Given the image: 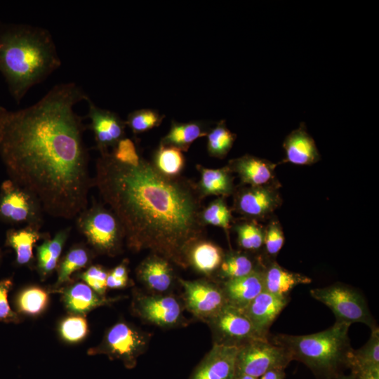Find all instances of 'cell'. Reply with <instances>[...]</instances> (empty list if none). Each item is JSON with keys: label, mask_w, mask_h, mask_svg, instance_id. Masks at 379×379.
I'll return each instance as SVG.
<instances>
[{"label": "cell", "mask_w": 379, "mask_h": 379, "mask_svg": "<svg viewBox=\"0 0 379 379\" xmlns=\"http://www.w3.org/2000/svg\"><path fill=\"white\" fill-rule=\"evenodd\" d=\"M88 98L67 82L28 107L0 106V157L9 179L33 193L52 217L72 219L88 206L93 184L83 139L87 125L74 107Z\"/></svg>", "instance_id": "1"}, {"label": "cell", "mask_w": 379, "mask_h": 379, "mask_svg": "<svg viewBox=\"0 0 379 379\" xmlns=\"http://www.w3.org/2000/svg\"><path fill=\"white\" fill-rule=\"evenodd\" d=\"M93 184L119 220L131 250L149 249L182 268L189 266V250L205 227L195 183L166 176L143 157L128 165L108 152L96 161Z\"/></svg>", "instance_id": "2"}, {"label": "cell", "mask_w": 379, "mask_h": 379, "mask_svg": "<svg viewBox=\"0 0 379 379\" xmlns=\"http://www.w3.org/2000/svg\"><path fill=\"white\" fill-rule=\"evenodd\" d=\"M60 66L61 60L48 29L0 22V72L17 104L32 87Z\"/></svg>", "instance_id": "3"}, {"label": "cell", "mask_w": 379, "mask_h": 379, "mask_svg": "<svg viewBox=\"0 0 379 379\" xmlns=\"http://www.w3.org/2000/svg\"><path fill=\"white\" fill-rule=\"evenodd\" d=\"M350 325L336 322L323 331L304 335H269L287 350L292 360L305 364L319 379H335L349 363L353 349L348 336Z\"/></svg>", "instance_id": "4"}, {"label": "cell", "mask_w": 379, "mask_h": 379, "mask_svg": "<svg viewBox=\"0 0 379 379\" xmlns=\"http://www.w3.org/2000/svg\"><path fill=\"white\" fill-rule=\"evenodd\" d=\"M77 227L96 253L114 256L121 252L125 240L123 227L116 215L101 204L95 202L81 212Z\"/></svg>", "instance_id": "5"}, {"label": "cell", "mask_w": 379, "mask_h": 379, "mask_svg": "<svg viewBox=\"0 0 379 379\" xmlns=\"http://www.w3.org/2000/svg\"><path fill=\"white\" fill-rule=\"evenodd\" d=\"M310 295L333 312L336 322L365 324L372 330L378 328L364 298L356 290L335 284L324 288L310 290Z\"/></svg>", "instance_id": "6"}, {"label": "cell", "mask_w": 379, "mask_h": 379, "mask_svg": "<svg viewBox=\"0 0 379 379\" xmlns=\"http://www.w3.org/2000/svg\"><path fill=\"white\" fill-rule=\"evenodd\" d=\"M44 211L38 198L11 179L0 187V221L11 225L25 224L41 229Z\"/></svg>", "instance_id": "7"}, {"label": "cell", "mask_w": 379, "mask_h": 379, "mask_svg": "<svg viewBox=\"0 0 379 379\" xmlns=\"http://www.w3.org/2000/svg\"><path fill=\"white\" fill-rule=\"evenodd\" d=\"M292 361L287 350L268 338L258 339L239 347L235 374L260 378L268 371L285 369Z\"/></svg>", "instance_id": "8"}, {"label": "cell", "mask_w": 379, "mask_h": 379, "mask_svg": "<svg viewBox=\"0 0 379 379\" xmlns=\"http://www.w3.org/2000/svg\"><path fill=\"white\" fill-rule=\"evenodd\" d=\"M148 335L128 323L120 321L105 333L101 343L88 350L89 354H105L119 359L127 368H133L137 358L145 351Z\"/></svg>", "instance_id": "9"}, {"label": "cell", "mask_w": 379, "mask_h": 379, "mask_svg": "<svg viewBox=\"0 0 379 379\" xmlns=\"http://www.w3.org/2000/svg\"><path fill=\"white\" fill-rule=\"evenodd\" d=\"M217 338L216 343L238 347L262 337L245 314L244 310L227 303L208 320Z\"/></svg>", "instance_id": "10"}, {"label": "cell", "mask_w": 379, "mask_h": 379, "mask_svg": "<svg viewBox=\"0 0 379 379\" xmlns=\"http://www.w3.org/2000/svg\"><path fill=\"white\" fill-rule=\"evenodd\" d=\"M280 184L244 185L234 192L233 209L245 219L261 220L270 218L281 206Z\"/></svg>", "instance_id": "11"}, {"label": "cell", "mask_w": 379, "mask_h": 379, "mask_svg": "<svg viewBox=\"0 0 379 379\" xmlns=\"http://www.w3.org/2000/svg\"><path fill=\"white\" fill-rule=\"evenodd\" d=\"M179 280L187 310L199 319L208 321L227 304L222 286L205 280Z\"/></svg>", "instance_id": "12"}, {"label": "cell", "mask_w": 379, "mask_h": 379, "mask_svg": "<svg viewBox=\"0 0 379 379\" xmlns=\"http://www.w3.org/2000/svg\"><path fill=\"white\" fill-rule=\"evenodd\" d=\"M88 112L86 118L91 122L87 128L91 129L95 141L96 149L100 154L108 152L118 142L125 138V121L115 112L98 107L88 98Z\"/></svg>", "instance_id": "13"}, {"label": "cell", "mask_w": 379, "mask_h": 379, "mask_svg": "<svg viewBox=\"0 0 379 379\" xmlns=\"http://www.w3.org/2000/svg\"><path fill=\"white\" fill-rule=\"evenodd\" d=\"M135 312L144 320L161 327L178 324L182 319V307L171 295H138L133 301Z\"/></svg>", "instance_id": "14"}, {"label": "cell", "mask_w": 379, "mask_h": 379, "mask_svg": "<svg viewBox=\"0 0 379 379\" xmlns=\"http://www.w3.org/2000/svg\"><path fill=\"white\" fill-rule=\"evenodd\" d=\"M238 350L237 346L215 343L190 379H234Z\"/></svg>", "instance_id": "15"}, {"label": "cell", "mask_w": 379, "mask_h": 379, "mask_svg": "<svg viewBox=\"0 0 379 379\" xmlns=\"http://www.w3.org/2000/svg\"><path fill=\"white\" fill-rule=\"evenodd\" d=\"M239 176L242 185L265 186L278 185L275 175L277 164L249 154L232 159L227 164Z\"/></svg>", "instance_id": "16"}, {"label": "cell", "mask_w": 379, "mask_h": 379, "mask_svg": "<svg viewBox=\"0 0 379 379\" xmlns=\"http://www.w3.org/2000/svg\"><path fill=\"white\" fill-rule=\"evenodd\" d=\"M289 297H282L263 291L244 310L257 331L265 338L270 335V328L287 305Z\"/></svg>", "instance_id": "17"}, {"label": "cell", "mask_w": 379, "mask_h": 379, "mask_svg": "<svg viewBox=\"0 0 379 379\" xmlns=\"http://www.w3.org/2000/svg\"><path fill=\"white\" fill-rule=\"evenodd\" d=\"M284 162L295 165H312L320 159L315 141L307 133L305 123L291 131L283 142Z\"/></svg>", "instance_id": "18"}, {"label": "cell", "mask_w": 379, "mask_h": 379, "mask_svg": "<svg viewBox=\"0 0 379 379\" xmlns=\"http://www.w3.org/2000/svg\"><path fill=\"white\" fill-rule=\"evenodd\" d=\"M264 291L274 295L288 297L298 285L307 284L312 279L300 273L288 271L280 266L274 259L267 258L262 268Z\"/></svg>", "instance_id": "19"}, {"label": "cell", "mask_w": 379, "mask_h": 379, "mask_svg": "<svg viewBox=\"0 0 379 379\" xmlns=\"http://www.w3.org/2000/svg\"><path fill=\"white\" fill-rule=\"evenodd\" d=\"M262 268L246 276L225 281L222 288L227 303L244 310L262 293L264 291Z\"/></svg>", "instance_id": "20"}, {"label": "cell", "mask_w": 379, "mask_h": 379, "mask_svg": "<svg viewBox=\"0 0 379 379\" xmlns=\"http://www.w3.org/2000/svg\"><path fill=\"white\" fill-rule=\"evenodd\" d=\"M138 279L148 288L165 292L174 281L173 270L166 258L152 253L144 259L136 270Z\"/></svg>", "instance_id": "21"}, {"label": "cell", "mask_w": 379, "mask_h": 379, "mask_svg": "<svg viewBox=\"0 0 379 379\" xmlns=\"http://www.w3.org/2000/svg\"><path fill=\"white\" fill-rule=\"evenodd\" d=\"M48 237V233L41 232L35 227L27 225L19 229L12 228L6 231L5 246L15 251L18 265H29L34 259L33 251L36 242Z\"/></svg>", "instance_id": "22"}, {"label": "cell", "mask_w": 379, "mask_h": 379, "mask_svg": "<svg viewBox=\"0 0 379 379\" xmlns=\"http://www.w3.org/2000/svg\"><path fill=\"white\" fill-rule=\"evenodd\" d=\"M197 168L200 173V179L195 185L203 199L210 195L226 197L234 194V178L227 165L213 169L197 164Z\"/></svg>", "instance_id": "23"}, {"label": "cell", "mask_w": 379, "mask_h": 379, "mask_svg": "<svg viewBox=\"0 0 379 379\" xmlns=\"http://www.w3.org/2000/svg\"><path fill=\"white\" fill-rule=\"evenodd\" d=\"M62 289L65 306L74 314L84 315L109 302L84 282L74 283Z\"/></svg>", "instance_id": "24"}, {"label": "cell", "mask_w": 379, "mask_h": 379, "mask_svg": "<svg viewBox=\"0 0 379 379\" xmlns=\"http://www.w3.org/2000/svg\"><path fill=\"white\" fill-rule=\"evenodd\" d=\"M224 254L220 246L201 239L189 250L188 265H191L196 271L209 276L218 270Z\"/></svg>", "instance_id": "25"}, {"label": "cell", "mask_w": 379, "mask_h": 379, "mask_svg": "<svg viewBox=\"0 0 379 379\" xmlns=\"http://www.w3.org/2000/svg\"><path fill=\"white\" fill-rule=\"evenodd\" d=\"M71 227L58 232L53 238L44 239L36 248V267L40 277H47L57 269L63 246L68 239Z\"/></svg>", "instance_id": "26"}, {"label": "cell", "mask_w": 379, "mask_h": 379, "mask_svg": "<svg viewBox=\"0 0 379 379\" xmlns=\"http://www.w3.org/2000/svg\"><path fill=\"white\" fill-rule=\"evenodd\" d=\"M209 131L207 123L204 121L182 123L172 121L168 133L162 138L160 143L187 152L194 141L207 135Z\"/></svg>", "instance_id": "27"}, {"label": "cell", "mask_w": 379, "mask_h": 379, "mask_svg": "<svg viewBox=\"0 0 379 379\" xmlns=\"http://www.w3.org/2000/svg\"><path fill=\"white\" fill-rule=\"evenodd\" d=\"M266 259H257L245 252L230 251L224 254L218 270V275L225 281L246 276L262 268Z\"/></svg>", "instance_id": "28"}, {"label": "cell", "mask_w": 379, "mask_h": 379, "mask_svg": "<svg viewBox=\"0 0 379 379\" xmlns=\"http://www.w3.org/2000/svg\"><path fill=\"white\" fill-rule=\"evenodd\" d=\"M92 251L84 244L73 246L59 260L57 267V279L53 286L55 289L62 288L70 283L71 276L76 272L85 268L91 262Z\"/></svg>", "instance_id": "29"}, {"label": "cell", "mask_w": 379, "mask_h": 379, "mask_svg": "<svg viewBox=\"0 0 379 379\" xmlns=\"http://www.w3.org/2000/svg\"><path fill=\"white\" fill-rule=\"evenodd\" d=\"M152 163L162 174L178 177L185 167V159L180 149L160 143L154 153Z\"/></svg>", "instance_id": "30"}, {"label": "cell", "mask_w": 379, "mask_h": 379, "mask_svg": "<svg viewBox=\"0 0 379 379\" xmlns=\"http://www.w3.org/2000/svg\"><path fill=\"white\" fill-rule=\"evenodd\" d=\"M376 367H379L378 327L371 331L369 340L362 347L352 350L349 363L352 372Z\"/></svg>", "instance_id": "31"}, {"label": "cell", "mask_w": 379, "mask_h": 379, "mask_svg": "<svg viewBox=\"0 0 379 379\" xmlns=\"http://www.w3.org/2000/svg\"><path fill=\"white\" fill-rule=\"evenodd\" d=\"M48 301L49 295L45 289L32 286L25 288L17 295L15 305L18 312L34 316L46 308Z\"/></svg>", "instance_id": "32"}, {"label": "cell", "mask_w": 379, "mask_h": 379, "mask_svg": "<svg viewBox=\"0 0 379 379\" xmlns=\"http://www.w3.org/2000/svg\"><path fill=\"white\" fill-rule=\"evenodd\" d=\"M206 136L208 154L219 159L227 156L237 138V135L228 129L225 120H221L210 129Z\"/></svg>", "instance_id": "33"}, {"label": "cell", "mask_w": 379, "mask_h": 379, "mask_svg": "<svg viewBox=\"0 0 379 379\" xmlns=\"http://www.w3.org/2000/svg\"><path fill=\"white\" fill-rule=\"evenodd\" d=\"M239 246L245 251H258L263 246L265 227L258 221L245 219L234 226Z\"/></svg>", "instance_id": "34"}, {"label": "cell", "mask_w": 379, "mask_h": 379, "mask_svg": "<svg viewBox=\"0 0 379 379\" xmlns=\"http://www.w3.org/2000/svg\"><path fill=\"white\" fill-rule=\"evenodd\" d=\"M200 218L204 226L213 225L222 228L227 234L232 227V211L228 207L225 197H219L203 208Z\"/></svg>", "instance_id": "35"}, {"label": "cell", "mask_w": 379, "mask_h": 379, "mask_svg": "<svg viewBox=\"0 0 379 379\" xmlns=\"http://www.w3.org/2000/svg\"><path fill=\"white\" fill-rule=\"evenodd\" d=\"M164 118L155 109H140L129 113L125 122L134 134H139L159 126Z\"/></svg>", "instance_id": "36"}, {"label": "cell", "mask_w": 379, "mask_h": 379, "mask_svg": "<svg viewBox=\"0 0 379 379\" xmlns=\"http://www.w3.org/2000/svg\"><path fill=\"white\" fill-rule=\"evenodd\" d=\"M88 322L84 315L72 314L63 319L59 325L62 338L68 343H78L88 334Z\"/></svg>", "instance_id": "37"}, {"label": "cell", "mask_w": 379, "mask_h": 379, "mask_svg": "<svg viewBox=\"0 0 379 379\" xmlns=\"http://www.w3.org/2000/svg\"><path fill=\"white\" fill-rule=\"evenodd\" d=\"M283 229L279 220L272 219L265 227L263 246L266 256L274 259L284 243Z\"/></svg>", "instance_id": "38"}, {"label": "cell", "mask_w": 379, "mask_h": 379, "mask_svg": "<svg viewBox=\"0 0 379 379\" xmlns=\"http://www.w3.org/2000/svg\"><path fill=\"white\" fill-rule=\"evenodd\" d=\"M107 271L98 265H91L86 270L79 273L78 277L100 295L105 294L107 289Z\"/></svg>", "instance_id": "39"}, {"label": "cell", "mask_w": 379, "mask_h": 379, "mask_svg": "<svg viewBox=\"0 0 379 379\" xmlns=\"http://www.w3.org/2000/svg\"><path fill=\"white\" fill-rule=\"evenodd\" d=\"M110 154L117 161L133 166L138 164L142 157L133 140L127 138L120 140Z\"/></svg>", "instance_id": "40"}, {"label": "cell", "mask_w": 379, "mask_h": 379, "mask_svg": "<svg viewBox=\"0 0 379 379\" xmlns=\"http://www.w3.org/2000/svg\"><path fill=\"white\" fill-rule=\"evenodd\" d=\"M12 286L11 278L0 281V322L17 324L20 321V316L11 309L8 300V294Z\"/></svg>", "instance_id": "41"}, {"label": "cell", "mask_w": 379, "mask_h": 379, "mask_svg": "<svg viewBox=\"0 0 379 379\" xmlns=\"http://www.w3.org/2000/svg\"><path fill=\"white\" fill-rule=\"evenodd\" d=\"M127 264L128 261L125 260L119 265L112 269L109 273L116 278L128 279Z\"/></svg>", "instance_id": "42"}, {"label": "cell", "mask_w": 379, "mask_h": 379, "mask_svg": "<svg viewBox=\"0 0 379 379\" xmlns=\"http://www.w3.org/2000/svg\"><path fill=\"white\" fill-rule=\"evenodd\" d=\"M128 279H119L113 277L108 272L107 277V287L111 288H124L127 285Z\"/></svg>", "instance_id": "43"}, {"label": "cell", "mask_w": 379, "mask_h": 379, "mask_svg": "<svg viewBox=\"0 0 379 379\" xmlns=\"http://www.w3.org/2000/svg\"><path fill=\"white\" fill-rule=\"evenodd\" d=\"M285 377L284 369L277 368L268 371L264 373L260 379H284Z\"/></svg>", "instance_id": "44"}, {"label": "cell", "mask_w": 379, "mask_h": 379, "mask_svg": "<svg viewBox=\"0 0 379 379\" xmlns=\"http://www.w3.org/2000/svg\"><path fill=\"white\" fill-rule=\"evenodd\" d=\"M234 379H258L246 374H235Z\"/></svg>", "instance_id": "45"}, {"label": "cell", "mask_w": 379, "mask_h": 379, "mask_svg": "<svg viewBox=\"0 0 379 379\" xmlns=\"http://www.w3.org/2000/svg\"><path fill=\"white\" fill-rule=\"evenodd\" d=\"M335 379H357V378L353 373H351L350 375H347L342 374L337 377Z\"/></svg>", "instance_id": "46"}, {"label": "cell", "mask_w": 379, "mask_h": 379, "mask_svg": "<svg viewBox=\"0 0 379 379\" xmlns=\"http://www.w3.org/2000/svg\"><path fill=\"white\" fill-rule=\"evenodd\" d=\"M1 260H2V252H1V248H0V264L1 262Z\"/></svg>", "instance_id": "47"}]
</instances>
